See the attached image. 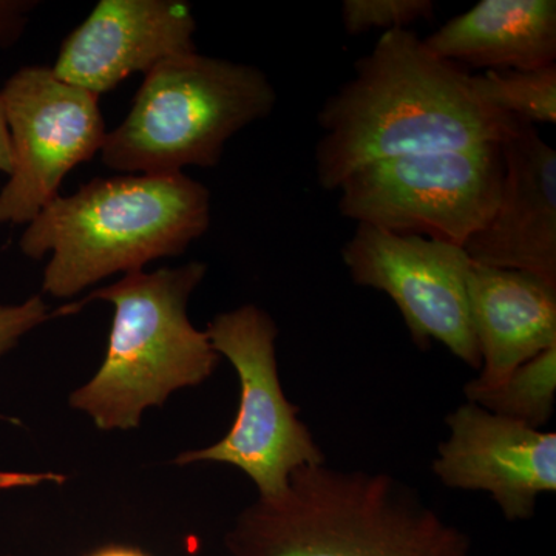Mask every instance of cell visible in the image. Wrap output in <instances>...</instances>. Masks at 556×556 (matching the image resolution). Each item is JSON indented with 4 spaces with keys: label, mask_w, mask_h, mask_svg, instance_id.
Returning a JSON list of instances; mask_svg holds the SVG:
<instances>
[{
    "label": "cell",
    "mask_w": 556,
    "mask_h": 556,
    "mask_svg": "<svg viewBox=\"0 0 556 556\" xmlns=\"http://www.w3.org/2000/svg\"><path fill=\"white\" fill-rule=\"evenodd\" d=\"M13 169L0 190V225H28L60 197L62 179L101 152L100 97L43 65L22 67L0 90Z\"/></svg>",
    "instance_id": "cell-8"
},
{
    "label": "cell",
    "mask_w": 556,
    "mask_h": 556,
    "mask_svg": "<svg viewBox=\"0 0 556 556\" xmlns=\"http://www.w3.org/2000/svg\"><path fill=\"white\" fill-rule=\"evenodd\" d=\"M51 317L42 295H31L20 305L0 303V357L13 350L24 336Z\"/></svg>",
    "instance_id": "cell-18"
},
{
    "label": "cell",
    "mask_w": 556,
    "mask_h": 556,
    "mask_svg": "<svg viewBox=\"0 0 556 556\" xmlns=\"http://www.w3.org/2000/svg\"><path fill=\"white\" fill-rule=\"evenodd\" d=\"M90 556H148L142 554L141 551L131 547L110 546L101 548V551L94 552Z\"/></svg>",
    "instance_id": "cell-21"
},
{
    "label": "cell",
    "mask_w": 556,
    "mask_h": 556,
    "mask_svg": "<svg viewBox=\"0 0 556 556\" xmlns=\"http://www.w3.org/2000/svg\"><path fill=\"white\" fill-rule=\"evenodd\" d=\"M314 164L318 185L338 190L376 161L501 144L518 119L486 105L467 68L437 56L416 33L380 36L367 56L325 101Z\"/></svg>",
    "instance_id": "cell-1"
},
{
    "label": "cell",
    "mask_w": 556,
    "mask_h": 556,
    "mask_svg": "<svg viewBox=\"0 0 556 556\" xmlns=\"http://www.w3.org/2000/svg\"><path fill=\"white\" fill-rule=\"evenodd\" d=\"M197 24L185 0H101L64 40L58 78L101 97L134 73L195 53Z\"/></svg>",
    "instance_id": "cell-11"
},
{
    "label": "cell",
    "mask_w": 556,
    "mask_h": 556,
    "mask_svg": "<svg viewBox=\"0 0 556 556\" xmlns=\"http://www.w3.org/2000/svg\"><path fill=\"white\" fill-rule=\"evenodd\" d=\"M211 225V193L185 174L97 178L58 197L28 223V258L51 252L42 291L68 299L113 274L177 257Z\"/></svg>",
    "instance_id": "cell-3"
},
{
    "label": "cell",
    "mask_w": 556,
    "mask_h": 556,
    "mask_svg": "<svg viewBox=\"0 0 556 556\" xmlns=\"http://www.w3.org/2000/svg\"><path fill=\"white\" fill-rule=\"evenodd\" d=\"M448 438L433 471L448 489L490 493L508 521L535 515L538 497L556 490V434L495 415L473 402L447 416Z\"/></svg>",
    "instance_id": "cell-10"
},
{
    "label": "cell",
    "mask_w": 556,
    "mask_h": 556,
    "mask_svg": "<svg viewBox=\"0 0 556 556\" xmlns=\"http://www.w3.org/2000/svg\"><path fill=\"white\" fill-rule=\"evenodd\" d=\"M277 93L252 65L189 53L146 73L126 119L109 131L101 160L130 174H182L215 167L226 142L266 118Z\"/></svg>",
    "instance_id": "cell-5"
},
{
    "label": "cell",
    "mask_w": 556,
    "mask_h": 556,
    "mask_svg": "<svg viewBox=\"0 0 556 556\" xmlns=\"http://www.w3.org/2000/svg\"><path fill=\"white\" fill-rule=\"evenodd\" d=\"M460 67L538 70L556 61L555 0H482L424 39Z\"/></svg>",
    "instance_id": "cell-14"
},
{
    "label": "cell",
    "mask_w": 556,
    "mask_h": 556,
    "mask_svg": "<svg viewBox=\"0 0 556 556\" xmlns=\"http://www.w3.org/2000/svg\"><path fill=\"white\" fill-rule=\"evenodd\" d=\"M36 5L31 0H0V46H13L21 38Z\"/></svg>",
    "instance_id": "cell-19"
},
{
    "label": "cell",
    "mask_w": 556,
    "mask_h": 556,
    "mask_svg": "<svg viewBox=\"0 0 556 556\" xmlns=\"http://www.w3.org/2000/svg\"><path fill=\"white\" fill-rule=\"evenodd\" d=\"M503 179L495 142L396 156L348 175L338 207L357 225L464 248L495 212Z\"/></svg>",
    "instance_id": "cell-6"
},
{
    "label": "cell",
    "mask_w": 556,
    "mask_h": 556,
    "mask_svg": "<svg viewBox=\"0 0 556 556\" xmlns=\"http://www.w3.org/2000/svg\"><path fill=\"white\" fill-rule=\"evenodd\" d=\"M230 556H473L464 530L386 473L300 468L288 489L244 508Z\"/></svg>",
    "instance_id": "cell-2"
},
{
    "label": "cell",
    "mask_w": 556,
    "mask_h": 556,
    "mask_svg": "<svg viewBox=\"0 0 556 556\" xmlns=\"http://www.w3.org/2000/svg\"><path fill=\"white\" fill-rule=\"evenodd\" d=\"M342 260L354 283L393 300L415 345L427 350L437 340L481 369L467 288L473 262L464 248L357 225Z\"/></svg>",
    "instance_id": "cell-9"
},
{
    "label": "cell",
    "mask_w": 556,
    "mask_h": 556,
    "mask_svg": "<svg viewBox=\"0 0 556 556\" xmlns=\"http://www.w3.org/2000/svg\"><path fill=\"white\" fill-rule=\"evenodd\" d=\"M464 394L468 402L495 415L510 417L541 430L554 415L556 346L519 365L500 386L490 390L464 391Z\"/></svg>",
    "instance_id": "cell-15"
},
{
    "label": "cell",
    "mask_w": 556,
    "mask_h": 556,
    "mask_svg": "<svg viewBox=\"0 0 556 556\" xmlns=\"http://www.w3.org/2000/svg\"><path fill=\"white\" fill-rule=\"evenodd\" d=\"M7 556H13V555H7Z\"/></svg>",
    "instance_id": "cell-22"
},
{
    "label": "cell",
    "mask_w": 556,
    "mask_h": 556,
    "mask_svg": "<svg viewBox=\"0 0 556 556\" xmlns=\"http://www.w3.org/2000/svg\"><path fill=\"white\" fill-rule=\"evenodd\" d=\"M504 179L495 212L464 244L471 262L556 285V152L518 121L501 142Z\"/></svg>",
    "instance_id": "cell-12"
},
{
    "label": "cell",
    "mask_w": 556,
    "mask_h": 556,
    "mask_svg": "<svg viewBox=\"0 0 556 556\" xmlns=\"http://www.w3.org/2000/svg\"><path fill=\"white\" fill-rule=\"evenodd\" d=\"M342 24L350 36L382 30H402L417 21L433 20L431 0H345Z\"/></svg>",
    "instance_id": "cell-17"
},
{
    "label": "cell",
    "mask_w": 556,
    "mask_h": 556,
    "mask_svg": "<svg viewBox=\"0 0 556 556\" xmlns=\"http://www.w3.org/2000/svg\"><path fill=\"white\" fill-rule=\"evenodd\" d=\"M475 90L490 108L527 124L556 123V64L538 70H485Z\"/></svg>",
    "instance_id": "cell-16"
},
{
    "label": "cell",
    "mask_w": 556,
    "mask_h": 556,
    "mask_svg": "<svg viewBox=\"0 0 556 556\" xmlns=\"http://www.w3.org/2000/svg\"><path fill=\"white\" fill-rule=\"evenodd\" d=\"M206 334L239 376V412L217 444L182 452L174 463L228 464L252 479L260 497L281 495L295 471L327 459L281 388L276 321L258 306L244 305L212 318Z\"/></svg>",
    "instance_id": "cell-7"
},
{
    "label": "cell",
    "mask_w": 556,
    "mask_h": 556,
    "mask_svg": "<svg viewBox=\"0 0 556 556\" xmlns=\"http://www.w3.org/2000/svg\"><path fill=\"white\" fill-rule=\"evenodd\" d=\"M467 288L481 375L464 391L500 386L519 365L556 346V285L473 263Z\"/></svg>",
    "instance_id": "cell-13"
},
{
    "label": "cell",
    "mask_w": 556,
    "mask_h": 556,
    "mask_svg": "<svg viewBox=\"0 0 556 556\" xmlns=\"http://www.w3.org/2000/svg\"><path fill=\"white\" fill-rule=\"evenodd\" d=\"M206 273L201 262L138 270L87 295L80 305L104 300L115 314L104 362L73 391L70 407L100 430H135L146 409L163 407L175 391L211 378L219 354L188 316L189 298Z\"/></svg>",
    "instance_id": "cell-4"
},
{
    "label": "cell",
    "mask_w": 556,
    "mask_h": 556,
    "mask_svg": "<svg viewBox=\"0 0 556 556\" xmlns=\"http://www.w3.org/2000/svg\"><path fill=\"white\" fill-rule=\"evenodd\" d=\"M11 169H13V152H11L9 127H7L2 104H0V172L10 177Z\"/></svg>",
    "instance_id": "cell-20"
}]
</instances>
